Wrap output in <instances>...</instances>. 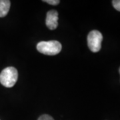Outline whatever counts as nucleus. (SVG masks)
<instances>
[{"label":"nucleus","instance_id":"nucleus-1","mask_svg":"<svg viewBox=\"0 0 120 120\" xmlns=\"http://www.w3.org/2000/svg\"><path fill=\"white\" fill-rule=\"evenodd\" d=\"M61 48V44L56 40L41 41L37 45L38 51L47 56H55L60 53Z\"/></svg>","mask_w":120,"mask_h":120},{"label":"nucleus","instance_id":"nucleus-2","mask_svg":"<svg viewBox=\"0 0 120 120\" xmlns=\"http://www.w3.org/2000/svg\"><path fill=\"white\" fill-rule=\"evenodd\" d=\"M18 79L17 70L13 67H8L0 73V83L6 87H12Z\"/></svg>","mask_w":120,"mask_h":120},{"label":"nucleus","instance_id":"nucleus-3","mask_svg":"<svg viewBox=\"0 0 120 120\" xmlns=\"http://www.w3.org/2000/svg\"><path fill=\"white\" fill-rule=\"evenodd\" d=\"M103 35L98 30L90 31L87 35V45L92 52H98L101 48Z\"/></svg>","mask_w":120,"mask_h":120},{"label":"nucleus","instance_id":"nucleus-4","mask_svg":"<svg viewBox=\"0 0 120 120\" xmlns=\"http://www.w3.org/2000/svg\"><path fill=\"white\" fill-rule=\"evenodd\" d=\"M45 23L51 30H56L58 26V12L56 10H51L47 13Z\"/></svg>","mask_w":120,"mask_h":120},{"label":"nucleus","instance_id":"nucleus-5","mask_svg":"<svg viewBox=\"0 0 120 120\" xmlns=\"http://www.w3.org/2000/svg\"><path fill=\"white\" fill-rule=\"evenodd\" d=\"M11 2L9 0H0V17L7 15L10 8Z\"/></svg>","mask_w":120,"mask_h":120},{"label":"nucleus","instance_id":"nucleus-6","mask_svg":"<svg viewBox=\"0 0 120 120\" xmlns=\"http://www.w3.org/2000/svg\"><path fill=\"white\" fill-rule=\"evenodd\" d=\"M112 4L113 8L116 9V10L120 11V0H113L112 1Z\"/></svg>","mask_w":120,"mask_h":120},{"label":"nucleus","instance_id":"nucleus-7","mask_svg":"<svg viewBox=\"0 0 120 120\" xmlns=\"http://www.w3.org/2000/svg\"><path fill=\"white\" fill-rule=\"evenodd\" d=\"M38 120H54V119L49 115L44 114V115L40 116L38 118Z\"/></svg>","mask_w":120,"mask_h":120},{"label":"nucleus","instance_id":"nucleus-8","mask_svg":"<svg viewBox=\"0 0 120 120\" xmlns=\"http://www.w3.org/2000/svg\"><path fill=\"white\" fill-rule=\"evenodd\" d=\"M43 1L47 3L49 5H58L60 3L59 0H45Z\"/></svg>","mask_w":120,"mask_h":120},{"label":"nucleus","instance_id":"nucleus-9","mask_svg":"<svg viewBox=\"0 0 120 120\" xmlns=\"http://www.w3.org/2000/svg\"><path fill=\"white\" fill-rule=\"evenodd\" d=\"M119 72H120V69H119Z\"/></svg>","mask_w":120,"mask_h":120}]
</instances>
